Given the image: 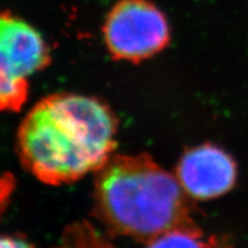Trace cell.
I'll use <instances>...</instances> for the list:
<instances>
[{"mask_svg": "<svg viewBox=\"0 0 248 248\" xmlns=\"http://www.w3.org/2000/svg\"><path fill=\"white\" fill-rule=\"evenodd\" d=\"M104 36L111 57L131 62L159 53L170 38L166 16L145 0L119 2L108 15Z\"/></svg>", "mask_w": 248, "mask_h": 248, "instance_id": "277c9868", "label": "cell"}, {"mask_svg": "<svg viewBox=\"0 0 248 248\" xmlns=\"http://www.w3.org/2000/svg\"><path fill=\"white\" fill-rule=\"evenodd\" d=\"M53 248H116L91 223L82 221L67 226Z\"/></svg>", "mask_w": 248, "mask_h": 248, "instance_id": "8992f818", "label": "cell"}, {"mask_svg": "<svg viewBox=\"0 0 248 248\" xmlns=\"http://www.w3.org/2000/svg\"><path fill=\"white\" fill-rule=\"evenodd\" d=\"M0 248H36L29 241L17 235L0 234Z\"/></svg>", "mask_w": 248, "mask_h": 248, "instance_id": "9c48e42d", "label": "cell"}, {"mask_svg": "<svg viewBox=\"0 0 248 248\" xmlns=\"http://www.w3.org/2000/svg\"><path fill=\"white\" fill-rule=\"evenodd\" d=\"M145 248H213L200 228L176 229L147 241Z\"/></svg>", "mask_w": 248, "mask_h": 248, "instance_id": "52a82bcc", "label": "cell"}, {"mask_svg": "<svg viewBox=\"0 0 248 248\" xmlns=\"http://www.w3.org/2000/svg\"><path fill=\"white\" fill-rule=\"evenodd\" d=\"M116 119L93 97L58 93L31 108L17 133L23 167L48 185L95 172L115 150Z\"/></svg>", "mask_w": 248, "mask_h": 248, "instance_id": "6da1fadb", "label": "cell"}, {"mask_svg": "<svg viewBox=\"0 0 248 248\" xmlns=\"http://www.w3.org/2000/svg\"><path fill=\"white\" fill-rule=\"evenodd\" d=\"M94 173L93 215L109 234L146 244L176 229L198 228L176 175L148 154H111Z\"/></svg>", "mask_w": 248, "mask_h": 248, "instance_id": "7a4b0ae2", "label": "cell"}, {"mask_svg": "<svg viewBox=\"0 0 248 248\" xmlns=\"http://www.w3.org/2000/svg\"><path fill=\"white\" fill-rule=\"evenodd\" d=\"M175 175L191 199L210 200L232 190L238 169L233 157L224 150L203 144L182 155Z\"/></svg>", "mask_w": 248, "mask_h": 248, "instance_id": "5b68a950", "label": "cell"}, {"mask_svg": "<svg viewBox=\"0 0 248 248\" xmlns=\"http://www.w3.org/2000/svg\"><path fill=\"white\" fill-rule=\"evenodd\" d=\"M15 187V179L11 173H5L0 176V216L7 208L9 198L13 193Z\"/></svg>", "mask_w": 248, "mask_h": 248, "instance_id": "ba28073f", "label": "cell"}, {"mask_svg": "<svg viewBox=\"0 0 248 248\" xmlns=\"http://www.w3.org/2000/svg\"><path fill=\"white\" fill-rule=\"evenodd\" d=\"M51 61L35 28L8 13L0 14V111H17L29 94V77Z\"/></svg>", "mask_w": 248, "mask_h": 248, "instance_id": "3957f363", "label": "cell"}]
</instances>
